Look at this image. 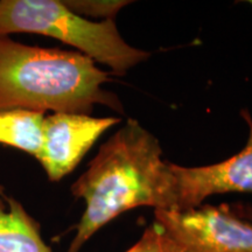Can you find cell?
Wrapping results in <instances>:
<instances>
[{
    "instance_id": "8fae6325",
    "label": "cell",
    "mask_w": 252,
    "mask_h": 252,
    "mask_svg": "<svg viewBox=\"0 0 252 252\" xmlns=\"http://www.w3.org/2000/svg\"><path fill=\"white\" fill-rule=\"evenodd\" d=\"M247 214H248L249 219H250L251 222H252V207H251V208H248V209H247Z\"/></svg>"
},
{
    "instance_id": "7a4b0ae2",
    "label": "cell",
    "mask_w": 252,
    "mask_h": 252,
    "mask_svg": "<svg viewBox=\"0 0 252 252\" xmlns=\"http://www.w3.org/2000/svg\"><path fill=\"white\" fill-rule=\"evenodd\" d=\"M109 72L76 50L31 46L0 35V111L91 115L94 105L124 112L104 89Z\"/></svg>"
},
{
    "instance_id": "ba28073f",
    "label": "cell",
    "mask_w": 252,
    "mask_h": 252,
    "mask_svg": "<svg viewBox=\"0 0 252 252\" xmlns=\"http://www.w3.org/2000/svg\"><path fill=\"white\" fill-rule=\"evenodd\" d=\"M45 116L42 112L24 110L0 111V145L36 158L41 149Z\"/></svg>"
},
{
    "instance_id": "277c9868",
    "label": "cell",
    "mask_w": 252,
    "mask_h": 252,
    "mask_svg": "<svg viewBox=\"0 0 252 252\" xmlns=\"http://www.w3.org/2000/svg\"><path fill=\"white\" fill-rule=\"evenodd\" d=\"M154 217L181 252H252V222L225 204L154 210Z\"/></svg>"
},
{
    "instance_id": "9c48e42d",
    "label": "cell",
    "mask_w": 252,
    "mask_h": 252,
    "mask_svg": "<svg viewBox=\"0 0 252 252\" xmlns=\"http://www.w3.org/2000/svg\"><path fill=\"white\" fill-rule=\"evenodd\" d=\"M71 12L81 17L96 18L102 20H115L122 8L131 4L125 0H62Z\"/></svg>"
},
{
    "instance_id": "8992f818",
    "label": "cell",
    "mask_w": 252,
    "mask_h": 252,
    "mask_svg": "<svg viewBox=\"0 0 252 252\" xmlns=\"http://www.w3.org/2000/svg\"><path fill=\"white\" fill-rule=\"evenodd\" d=\"M242 117L249 126L248 140L235 156L208 166L171 163L175 178L176 210L200 207L206 198L217 194H252V117L248 110L242 111Z\"/></svg>"
},
{
    "instance_id": "5b68a950",
    "label": "cell",
    "mask_w": 252,
    "mask_h": 252,
    "mask_svg": "<svg viewBox=\"0 0 252 252\" xmlns=\"http://www.w3.org/2000/svg\"><path fill=\"white\" fill-rule=\"evenodd\" d=\"M118 117H93L91 115L53 112L42 123V141L35 159L50 182H59L80 165L94 143Z\"/></svg>"
},
{
    "instance_id": "7c38bea8",
    "label": "cell",
    "mask_w": 252,
    "mask_h": 252,
    "mask_svg": "<svg viewBox=\"0 0 252 252\" xmlns=\"http://www.w3.org/2000/svg\"><path fill=\"white\" fill-rule=\"evenodd\" d=\"M249 4H250V5L252 6V0H251V1H249Z\"/></svg>"
},
{
    "instance_id": "6da1fadb",
    "label": "cell",
    "mask_w": 252,
    "mask_h": 252,
    "mask_svg": "<svg viewBox=\"0 0 252 252\" xmlns=\"http://www.w3.org/2000/svg\"><path fill=\"white\" fill-rule=\"evenodd\" d=\"M71 194L86 209L68 252H80L103 226L134 208L176 210L171 162L163 161L159 140L132 118L99 147Z\"/></svg>"
},
{
    "instance_id": "30bf717a",
    "label": "cell",
    "mask_w": 252,
    "mask_h": 252,
    "mask_svg": "<svg viewBox=\"0 0 252 252\" xmlns=\"http://www.w3.org/2000/svg\"><path fill=\"white\" fill-rule=\"evenodd\" d=\"M125 252H181L162 229L153 222L145 229L139 241Z\"/></svg>"
},
{
    "instance_id": "3957f363",
    "label": "cell",
    "mask_w": 252,
    "mask_h": 252,
    "mask_svg": "<svg viewBox=\"0 0 252 252\" xmlns=\"http://www.w3.org/2000/svg\"><path fill=\"white\" fill-rule=\"evenodd\" d=\"M37 34L59 40L123 76L151 54L128 45L115 20L94 21L62 0H0V35Z\"/></svg>"
},
{
    "instance_id": "52a82bcc",
    "label": "cell",
    "mask_w": 252,
    "mask_h": 252,
    "mask_svg": "<svg viewBox=\"0 0 252 252\" xmlns=\"http://www.w3.org/2000/svg\"><path fill=\"white\" fill-rule=\"evenodd\" d=\"M0 252H53L39 222L13 197L0 196Z\"/></svg>"
}]
</instances>
